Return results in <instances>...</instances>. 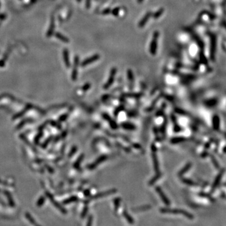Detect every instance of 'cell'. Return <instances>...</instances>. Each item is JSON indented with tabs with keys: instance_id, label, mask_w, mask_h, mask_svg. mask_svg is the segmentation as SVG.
Instances as JSON below:
<instances>
[{
	"instance_id": "cell-1",
	"label": "cell",
	"mask_w": 226,
	"mask_h": 226,
	"mask_svg": "<svg viewBox=\"0 0 226 226\" xmlns=\"http://www.w3.org/2000/svg\"><path fill=\"white\" fill-rule=\"evenodd\" d=\"M160 212L162 213H165V214H182L184 216L187 217L190 219H192L193 218V215L188 213L186 211H183V210L180 209H175V208H163L160 209Z\"/></svg>"
},
{
	"instance_id": "cell-2",
	"label": "cell",
	"mask_w": 226,
	"mask_h": 226,
	"mask_svg": "<svg viewBox=\"0 0 226 226\" xmlns=\"http://www.w3.org/2000/svg\"><path fill=\"white\" fill-rule=\"evenodd\" d=\"M151 150H152V159H153V166H154V169L155 170L156 173H160V167H159V162L158 159L157 154H156V146L154 144L151 145Z\"/></svg>"
},
{
	"instance_id": "cell-3",
	"label": "cell",
	"mask_w": 226,
	"mask_h": 226,
	"mask_svg": "<svg viewBox=\"0 0 226 226\" xmlns=\"http://www.w3.org/2000/svg\"><path fill=\"white\" fill-rule=\"evenodd\" d=\"M159 33L158 31L155 32L153 35V40L150 44V51L153 55H155L156 53V49H157V44H158V38Z\"/></svg>"
},
{
	"instance_id": "cell-4",
	"label": "cell",
	"mask_w": 226,
	"mask_h": 226,
	"mask_svg": "<svg viewBox=\"0 0 226 226\" xmlns=\"http://www.w3.org/2000/svg\"><path fill=\"white\" fill-rule=\"evenodd\" d=\"M108 155H102L101 156H99V158H98V159H97L95 161V162H93L92 163H91V165H88L87 168L89 170H94L95 169V168L98 167V166L100 164H101L102 163H103L104 162H105L106 160L108 159Z\"/></svg>"
},
{
	"instance_id": "cell-5",
	"label": "cell",
	"mask_w": 226,
	"mask_h": 226,
	"mask_svg": "<svg viewBox=\"0 0 226 226\" xmlns=\"http://www.w3.org/2000/svg\"><path fill=\"white\" fill-rule=\"evenodd\" d=\"M116 72H117V70L116 69H115V68H113L112 70H111V72H110L108 82H107L104 85V89H109V88L111 87V85L112 84L113 82H114V77H115V75L116 74Z\"/></svg>"
},
{
	"instance_id": "cell-6",
	"label": "cell",
	"mask_w": 226,
	"mask_h": 226,
	"mask_svg": "<svg viewBox=\"0 0 226 226\" xmlns=\"http://www.w3.org/2000/svg\"><path fill=\"white\" fill-rule=\"evenodd\" d=\"M116 192H117V190L114 189V188H113V189L109 190H108V191H105V192H101V193H98V194H96V195L91 197V199H98V198L104 197H107V196H108V195H111V194H114V193H116Z\"/></svg>"
},
{
	"instance_id": "cell-7",
	"label": "cell",
	"mask_w": 226,
	"mask_h": 226,
	"mask_svg": "<svg viewBox=\"0 0 226 226\" xmlns=\"http://www.w3.org/2000/svg\"><path fill=\"white\" fill-rule=\"evenodd\" d=\"M156 191L158 193V194L159 195L160 197L162 198V201H163V203H164L165 205L169 206V205H170V202L169 199L167 198V197L166 196V195H165L164 192H163V191L162 190V188L159 187H156Z\"/></svg>"
},
{
	"instance_id": "cell-8",
	"label": "cell",
	"mask_w": 226,
	"mask_h": 226,
	"mask_svg": "<svg viewBox=\"0 0 226 226\" xmlns=\"http://www.w3.org/2000/svg\"><path fill=\"white\" fill-rule=\"evenodd\" d=\"M102 117H103V118L109 123V124H110V126H111V128L113 129V130H116V129L118 128V124H116V123L108 114H106V113L105 114V113H104V114H102Z\"/></svg>"
},
{
	"instance_id": "cell-9",
	"label": "cell",
	"mask_w": 226,
	"mask_h": 226,
	"mask_svg": "<svg viewBox=\"0 0 226 226\" xmlns=\"http://www.w3.org/2000/svg\"><path fill=\"white\" fill-rule=\"evenodd\" d=\"M99 59V55H94V56H91V57H90L89 59H87V60H85V61L82 63V66H87V65L90 64L91 63H92V62L98 60Z\"/></svg>"
},
{
	"instance_id": "cell-10",
	"label": "cell",
	"mask_w": 226,
	"mask_h": 226,
	"mask_svg": "<svg viewBox=\"0 0 226 226\" xmlns=\"http://www.w3.org/2000/svg\"><path fill=\"white\" fill-rule=\"evenodd\" d=\"M121 126L123 129L126 130H129V131H133L136 129V126L134 124H131V123H124L121 124Z\"/></svg>"
},
{
	"instance_id": "cell-11",
	"label": "cell",
	"mask_w": 226,
	"mask_h": 226,
	"mask_svg": "<svg viewBox=\"0 0 226 226\" xmlns=\"http://www.w3.org/2000/svg\"><path fill=\"white\" fill-rule=\"evenodd\" d=\"M127 78H128L129 82H130V89H133V84H134V76H133V72L131 70H128L127 71Z\"/></svg>"
},
{
	"instance_id": "cell-12",
	"label": "cell",
	"mask_w": 226,
	"mask_h": 226,
	"mask_svg": "<svg viewBox=\"0 0 226 226\" xmlns=\"http://www.w3.org/2000/svg\"><path fill=\"white\" fill-rule=\"evenodd\" d=\"M191 166H192V163H187V164L185 166H184L183 168H182L180 171L179 174H178V175H179V176H183V175L185 174V173H186V172H188V170L190 168Z\"/></svg>"
},
{
	"instance_id": "cell-13",
	"label": "cell",
	"mask_w": 226,
	"mask_h": 226,
	"mask_svg": "<svg viewBox=\"0 0 226 226\" xmlns=\"http://www.w3.org/2000/svg\"><path fill=\"white\" fill-rule=\"evenodd\" d=\"M151 14V13H148L146 14L144 17H143V18L142 19V20H141V21H140V23H139V27H144V25H145L146 23L148 21V19L150 18Z\"/></svg>"
},
{
	"instance_id": "cell-14",
	"label": "cell",
	"mask_w": 226,
	"mask_h": 226,
	"mask_svg": "<svg viewBox=\"0 0 226 226\" xmlns=\"http://www.w3.org/2000/svg\"><path fill=\"white\" fill-rule=\"evenodd\" d=\"M185 140H186V139L183 137H175L171 140L170 143L172 144H178V143L185 141Z\"/></svg>"
},
{
	"instance_id": "cell-15",
	"label": "cell",
	"mask_w": 226,
	"mask_h": 226,
	"mask_svg": "<svg viewBox=\"0 0 226 226\" xmlns=\"http://www.w3.org/2000/svg\"><path fill=\"white\" fill-rule=\"evenodd\" d=\"M123 215H124V218L126 219L127 220V221L130 224H134V219H133V218L131 217V215H130V214L127 213V212L126 211H124V212H123Z\"/></svg>"
},
{
	"instance_id": "cell-16",
	"label": "cell",
	"mask_w": 226,
	"mask_h": 226,
	"mask_svg": "<svg viewBox=\"0 0 226 226\" xmlns=\"http://www.w3.org/2000/svg\"><path fill=\"white\" fill-rule=\"evenodd\" d=\"M161 176H162V173H156V175H155V176L154 177H153L150 180V182H149V185H154V184L156 182H157L158 180L160 179Z\"/></svg>"
},
{
	"instance_id": "cell-17",
	"label": "cell",
	"mask_w": 226,
	"mask_h": 226,
	"mask_svg": "<svg viewBox=\"0 0 226 226\" xmlns=\"http://www.w3.org/2000/svg\"><path fill=\"white\" fill-rule=\"evenodd\" d=\"M151 208V207L150 205H144V206L137 207L133 209L134 212H141V211H146V210H149Z\"/></svg>"
},
{
	"instance_id": "cell-18",
	"label": "cell",
	"mask_w": 226,
	"mask_h": 226,
	"mask_svg": "<svg viewBox=\"0 0 226 226\" xmlns=\"http://www.w3.org/2000/svg\"><path fill=\"white\" fill-rule=\"evenodd\" d=\"M124 97L127 98H138L141 96L142 94L140 93H126L123 94Z\"/></svg>"
},
{
	"instance_id": "cell-19",
	"label": "cell",
	"mask_w": 226,
	"mask_h": 226,
	"mask_svg": "<svg viewBox=\"0 0 226 226\" xmlns=\"http://www.w3.org/2000/svg\"><path fill=\"white\" fill-rule=\"evenodd\" d=\"M166 124H167V120L166 118L164 119V122H163V124H162V126L161 127V132L163 134V136H165V131H166Z\"/></svg>"
},
{
	"instance_id": "cell-20",
	"label": "cell",
	"mask_w": 226,
	"mask_h": 226,
	"mask_svg": "<svg viewBox=\"0 0 226 226\" xmlns=\"http://www.w3.org/2000/svg\"><path fill=\"white\" fill-rule=\"evenodd\" d=\"M84 158V155H80L79 157V158L77 159V162H75V165H74V167L76 168H78L80 166V165L81 163V162H82V160H83Z\"/></svg>"
},
{
	"instance_id": "cell-21",
	"label": "cell",
	"mask_w": 226,
	"mask_h": 226,
	"mask_svg": "<svg viewBox=\"0 0 226 226\" xmlns=\"http://www.w3.org/2000/svg\"><path fill=\"white\" fill-rule=\"evenodd\" d=\"M124 106L123 105L119 106L118 107V108L116 109L115 111H114V115H115L116 116H118V114H119V112H121L122 111H123V110H124Z\"/></svg>"
},
{
	"instance_id": "cell-22",
	"label": "cell",
	"mask_w": 226,
	"mask_h": 226,
	"mask_svg": "<svg viewBox=\"0 0 226 226\" xmlns=\"http://www.w3.org/2000/svg\"><path fill=\"white\" fill-rule=\"evenodd\" d=\"M160 95H159L158 97L157 98H156V99H155L154 100V101H153V102H152V104H151V105L150 106V108H149L148 109V111H151L152 109H153V108H154V107L155 106V105H156V104L157 103V102H158V101L159 100V99H160Z\"/></svg>"
},
{
	"instance_id": "cell-23",
	"label": "cell",
	"mask_w": 226,
	"mask_h": 226,
	"mask_svg": "<svg viewBox=\"0 0 226 226\" xmlns=\"http://www.w3.org/2000/svg\"><path fill=\"white\" fill-rule=\"evenodd\" d=\"M120 201H121V199H120V198H116L114 199V207H115V211H117L118 208L119 206V204H120Z\"/></svg>"
},
{
	"instance_id": "cell-24",
	"label": "cell",
	"mask_w": 226,
	"mask_h": 226,
	"mask_svg": "<svg viewBox=\"0 0 226 226\" xmlns=\"http://www.w3.org/2000/svg\"><path fill=\"white\" fill-rule=\"evenodd\" d=\"M163 9H160L158 11H156L155 13L154 14V15H153V17H154L155 18H159V17H160L161 15H162V14H163Z\"/></svg>"
},
{
	"instance_id": "cell-25",
	"label": "cell",
	"mask_w": 226,
	"mask_h": 226,
	"mask_svg": "<svg viewBox=\"0 0 226 226\" xmlns=\"http://www.w3.org/2000/svg\"><path fill=\"white\" fill-rule=\"evenodd\" d=\"M182 182H183V183H185V184H187V185H195V183H193L192 181L188 179H182Z\"/></svg>"
},
{
	"instance_id": "cell-26",
	"label": "cell",
	"mask_w": 226,
	"mask_h": 226,
	"mask_svg": "<svg viewBox=\"0 0 226 226\" xmlns=\"http://www.w3.org/2000/svg\"><path fill=\"white\" fill-rule=\"evenodd\" d=\"M164 108H165V106H163V108H162L161 109V110H159V111H158L157 113H156V116H160L163 115Z\"/></svg>"
},
{
	"instance_id": "cell-27",
	"label": "cell",
	"mask_w": 226,
	"mask_h": 226,
	"mask_svg": "<svg viewBox=\"0 0 226 226\" xmlns=\"http://www.w3.org/2000/svg\"><path fill=\"white\" fill-rule=\"evenodd\" d=\"M92 217L91 216L89 218V221H88V223H87V226H92Z\"/></svg>"
},
{
	"instance_id": "cell-28",
	"label": "cell",
	"mask_w": 226,
	"mask_h": 226,
	"mask_svg": "<svg viewBox=\"0 0 226 226\" xmlns=\"http://www.w3.org/2000/svg\"><path fill=\"white\" fill-rule=\"evenodd\" d=\"M90 88V85H89V84H87V85H85V86H84V87L83 88V89H84V91H87V90H88Z\"/></svg>"
},
{
	"instance_id": "cell-29",
	"label": "cell",
	"mask_w": 226,
	"mask_h": 226,
	"mask_svg": "<svg viewBox=\"0 0 226 226\" xmlns=\"http://www.w3.org/2000/svg\"><path fill=\"white\" fill-rule=\"evenodd\" d=\"M138 1L139 3H141L143 1V0H138Z\"/></svg>"
}]
</instances>
